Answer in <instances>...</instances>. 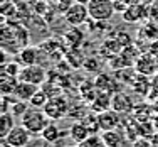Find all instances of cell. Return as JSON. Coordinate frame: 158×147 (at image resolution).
Segmentation results:
<instances>
[{"label":"cell","instance_id":"1","mask_svg":"<svg viewBox=\"0 0 158 147\" xmlns=\"http://www.w3.org/2000/svg\"><path fill=\"white\" fill-rule=\"evenodd\" d=\"M29 36L25 29L14 24H3L2 27V49L10 54H19L24 47H27Z\"/></svg>","mask_w":158,"mask_h":147},{"label":"cell","instance_id":"2","mask_svg":"<svg viewBox=\"0 0 158 147\" xmlns=\"http://www.w3.org/2000/svg\"><path fill=\"white\" fill-rule=\"evenodd\" d=\"M49 122H51V118L44 112V108H35V107H29L27 112L20 118V123L32 135H40L44 132V129L49 125Z\"/></svg>","mask_w":158,"mask_h":147},{"label":"cell","instance_id":"3","mask_svg":"<svg viewBox=\"0 0 158 147\" xmlns=\"http://www.w3.org/2000/svg\"><path fill=\"white\" fill-rule=\"evenodd\" d=\"M89 19L94 22H108L114 16V0H91L88 3Z\"/></svg>","mask_w":158,"mask_h":147},{"label":"cell","instance_id":"4","mask_svg":"<svg viewBox=\"0 0 158 147\" xmlns=\"http://www.w3.org/2000/svg\"><path fill=\"white\" fill-rule=\"evenodd\" d=\"M88 19H89V10H88V5H84V3L73 2L64 10V20L69 25H73V27L84 24Z\"/></svg>","mask_w":158,"mask_h":147},{"label":"cell","instance_id":"5","mask_svg":"<svg viewBox=\"0 0 158 147\" xmlns=\"http://www.w3.org/2000/svg\"><path fill=\"white\" fill-rule=\"evenodd\" d=\"M44 112L47 114V117L51 120H59L62 117H66L69 114V105H67V100L61 95H56L52 98H49V101L44 107Z\"/></svg>","mask_w":158,"mask_h":147},{"label":"cell","instance_id":"6","mask_svg":"<svg viewBox=\"0 0 158 147\" xmlns=\"http://www.w3.org/2000/svg\"><path fill=\"white\" fill-rule=\"evenodd\" d=\"M19 81H25V83H32V85H44L47 81V73L44 68L32 65V66H24L19 74Z\"/></svg>","mask_w":158,"mask_h":147},{"label":"cell","instance_id":"7","mask_svg":"<svg viewBox=\"0 0 158 147\" xmlns=\"http://www.w3.org/2000/svg\"><path fill=\"white\" fill-rule=\"evenodd\" d=\"M123 16V20L125 22H141L145 19L150 17V5L148 3H135V5H128V9L121 14Z\"/></svg>","mask_w":158,"mask_h":147},{"label":"cell","instance_id":"8","mask_svg":"<svg viewBox=\"0 0 158 147\" xmlns=\"http://www.w3.org/2000/svg\"><path fill=\"white\" fill-rule=\"evenodd\" d=\"M5 140L14 147H27L32 140V134L20 123V125H15L10 130V134L5 137Z\"/></svg>","mask_w":158,"mask_h":147},{"label":"cell","instance_id":"9","mask_svg":"<svg viewBox=\"0 0 158 147\" xmlns=\"http://www.w3.org/2000/svg\"><path fill=\"white\" fill-rule=\"evenodd\" d=\"M136 71L140 74H145V76H153V74L158 73V59L156 56H153L152 52L150 54H141L138 56L136 59Z\"/></svg>","mask_w":158,"mask_h":147},{"label":"cell","instance_id":"10","mask_svg":"<svg viewBox=\"0 0 158 147\" xmlns=\"http://www.w3.org/2000/svg\"><path fill=\"white\" fill-rule=\"evenodd\" d=\"M111 108L118 114H131L135 112V105H133V100L130 98V95L126 93H121V91H116L111 98Z\"/></svg>","mask_w":158,"mask_h":147},{"label":"cell","instance_id":"11","mask_svg":"<svg viewBox=\"0 0 158 147\" xmlns=\"http://www.w3.org/2000/svg\"><path fill=\"white\" fill-rule=\"evenodd\" d=\"M98 122H99V129L103 132L116 130V127H119V114L110 108L103 114H98Z\"/></svg>","mask_w":158,"mask_h":147},{"label":"cell","instance_id":"12","mask_svg":"<svg viewBox=\"0 0 158 147\" xmlns=\"http://www.w3.org/2000/svg\"><path fill=\"white\" fill-rule=\"evenodd\" d=\"M111 93H106V91H98V95L94 96L93 100V105H91V110L94 114H103V112L110 110L111 108Z\"/></svg>","mask_w":158,"mask_h":147},{"label":"cell","instance_id":"13","mask_svg":"<svg viewBox=\"0 0 158 147\" xmlns=\"http://www.w3.org/2000/svg\"><path fill=\"white\" fill-rule=\"evenodd\" d=\"M89 135H93V134H91L89 127L86 125L84 122L73 123V127H71V130H69V137H71V140H73L74 144H81V142L86 140Z\"/></svg>","mask_w":158,"mask_h":147},{"label":"cell","instance_id":"14","mask_svg":"<svg viewBox=\"0 0 158 147\" xmlns=\"http://www.w3.org/2000/svg\"><path fill=\"white\" fill-rule=\"evenodd\" d=\"M39 90L37 85H32V83H25V81H19L15 91H14V96L17 100H22V101H31V98L35 95V91Z\"/></svg>","mask_w":158,"mask_h":147},{"label":"cell","instance_id":"15","mask_svg":"<svg viewBox=\"0 0 158 147\" xmlns=\"http://www.w3.org/2000/svg\"><path fill=\"white\" fill-rule=\"evenodd\" d=\"M37 58H39V51L35 47H24L20 52H19V63L22 66H32L37 63Z\"/></svg>","mask_w":158,"mask_h":147},{"label":"cell","instance_id":"16","mask_svg":"<svg viewBox=\"0 0 158 147\" xmlns=\"http://www.w3.org/2000/svg\"><path fill=\"white\" fill-rule=\"evenodd\" d=\"M19 85V78L17 76H10L5 71H2V80H0V90H2V95H14Z\"/></svg>","mask_w":158,"mask_h":147},{"label":"cell","instance_id":"17","mask_svg":"<svg viewBox=\"0 0 158 147\" xmlns=\"http://www.w3.org/2000/svg\"><path fill=\"white\" fill-rule=\"evenodd\" d=\"M14 127H15V117H14L12 112H7V114L0 115V137L5 139Z\"/></svg>","mask_w":158,"mask_h":147},{"label":"cell","instance_id":"18","mask_svg":"<svg viewBox=\"0 0 158 147\" xmlns=\"http://www.w3.org/2000/svg\"><path fill=\"white\" fill-rule=\"evenodd\" d=\"M40 137L46 139L47 142H51V144H56V142H57L59 139L62 137V134H61V130H59V127L51 120V122H49V125L44 129L42 134H40Z\"/></svg>","mask_w":158,"mask_h":147},{"label":"cell","instance_id":"19","mask_svg":"<svg viewBox=\"0 0 158 147\" xmlns=\"http://www.w3.org/2000/svg\"><path fill=\"white\" fill-rule=\"evenodd\" d=\"M101 137H103L104 144L108 147H121L123 145V137L116 130H106V132H103Z\"/></svg>","mask_w":158,"mask_h":147},{"label":"cell","instance_id":"20","mask_svg":"<svg viewBox=\"0 0 158 147\" xmlns=\"http://www.w3.org/2000/svg\"><path fill=\"white\" fill-rule=\"evenodd\" d=\"M49 98H51V96L46 93V90H37L35 95L31 98L29 105H31V107H35V108H44V107H46V103L49 101Z\"/></svg>","mask_w":158,"mask_h":147},{"label":"cell","instance_id":"21","mask_svg":"<svg viewBox=\"0 0 158 147\" xmlns=\"http://www.w3.org/2000/svg\"><path fill=\"white\" fill-rule=\"evenodd\" d=\"M77 147H108L104 144L103 137H99V135H89L86 140H82L81 144H77Z\"/></svg>","mask_w":158,"mask_h":147},{"label":"cell","instance_id":"22","mask_svg":"<svg viewBox=\"0 0 158 147\" xmlns=\"http://www.w3.org/2000/svg\"><path fill=\"white\" fill-rule=\"evenodd\" d=\"M141 32H145V36L150 37L152 41H158V22L156 20L146 22V25L141 29Z\"/></svg>","mask_w":158,"mask_h":147},{"label":"cell","instance_id":"23","mask_svg":"<svg viewBox=\"0 0 158 147\" xmlns=\"http://www.w3.org/2000/svg\"><path fill=\"white\" fill-rule=\"evenodd\" d=\"M31 107L29 105V101H22V100H15L12 103V108H10V112L14 114V117H19V118H22V115L27 112V108Z\"/></svg>","mask_w":158,"mask_h":147},{"label":"cell","instance_id":"24","mask_svg":"<svg viewBox=\"0 0 158 147\" xmlns=\"http://www.w3.org/2000/svg\"><path fill=\"white\" fill-rule=\"evenodd\" d=\"M22 66L20 63H9V65H3V68H2V71H5L7 74H10V76H17L19 78V74H20V71H22Z\"/></svg>","mask_w":158,"mask_h":147},{"label":"cell","instance_id":"25","mask_svg":"<svg viewBox=\"0 0 158 147\" xmlns=\"http://www.w3.org/2000/svg\"><path fill=\"white\" fill-rule=\"evenodd\" d=\"M150 19L158 22V0L150 3Z\"/></svg>","mask_w":158,"mask_h":147},{"label":"cell","instance_id":"26","mask_svg":"<svg viewBox=\"0 0 158 147\" xmlns=\"http://www.w3.org/2000/svg\"><path fill=\"white\" fill-rule=\"evenodd\" d=\"M128 9V3L125 0H114V12L116 14H123Z\"/></svg>","mask_w":158,"mask_h":147},{"label":"cell","instance_id":"27","mask_svg":"<svg viewBox=\"0 0 158 147\" xmlns=\"http://www.w3.org/2000/svg\"><path fill=\"white\" fill-rule=\"evenodd\" d=\"M133 147H153V145H152V142H150V139L141 137V139H138V140L133 142Z\"/></svg>","mask_w":158,"mask_h":147},{"label":"cell","instance_id":"28","mask_svg":"<svg viewBox=\"0 0 158 147\" xmlns=\"http://www.w3.org/2000/svg\"><path fill=\"white\" fill-rule=\"evenodd\" d=\"M128 5H135V3H145L146 0H125Z\"/></svg>","mask_w":158,"mask_h":147},{"label":"cell","instance_id":"29","mask_svg":"<svg viewBox=\"0 0 158 147\" xmlns=\"http://www.w3.org/2000/svg\"><path fill=\"white\" fill-rule=\"evenodd\" d=\"M0 147H14V145H10L5 139H2V140H0Z\"/></svg>","mask_w":158,"mask_h":147},{"label":"cell","instance_id":"30","mask_svg":"<svg viewBox=\"0 0 158 147\" xmlns=\"http://www.w3.org/2000/svg\"><path fill=\"white\" fill-rule=\"evenodd\" d=\"M74 2H79V3H84V5H88L91 0H74Z\"/></svg>","mask_w":158,"mask_h":147},{"label":"cell","instance_id":"31","mask_svg":"<svg viewBox=\"0 0 158 147\" xmlns=\"http://www.w3.org/2000/svg\"><path fill=\"white\" fill-rule=\"evenodd\" d=\"M67 147H77V144H76V145H67Z\"/></svg>","mask_w":158,"mask_h":147},{"label":"cell","instance_id":"32","mask_svg":"<svg viewBox=\"0 0 158 147\" xmlns=\"http://www.w3.org/2000/svg\"><path fill=\"white\" fill-rule=\"evenodd\" d=\"M155 147H158V145H155Z\"/></svg>","mask_w":158,"mask_h":147}]
</instances>
